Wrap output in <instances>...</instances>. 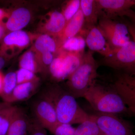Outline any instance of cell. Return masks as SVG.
<instances>
[{
    "label": "cell",
    "instance_id": "6da1fadb",
    "mask_svg": "<svg viewBox=\"0 0 135 135\" xmlns=\"http://www.w3.org/2000/svg\"><path fill=\"white\" fill-rule=\"evenodd\" d=\"M42 93L53 103L59 123L79 124L90 116L73 96L59 85H50Z\"/></svg>",
    "mask_w": 135,
    "mask_h": 135
},
{
    "label": "cell",
    "instance_id": "7a4b0ae2",
    "mask_svg": "<svg viewBox=\"0 0 135 135\" xmlns=\"http://www.w3.org/2000/svg\"><path fill=\"white\" fill-rule=\"evenodd\" d=\"M84 98L97 113L131 115L126 104L115 90L94 83Z\"/></svg>",
    "mask_w": 135,
    "mask_h": 135
},
{
    "label": "cell",
    "instance_id": "3957f363",
    "mask_svg": "<svg viewBox=\"0 0 135 135\" xmlns=\"http://www.w3.org/2000/svg\"><path fill=\"white\" fill-rule=\"evenodd\" d=\"M97 69L93 51L89 50L84 53L79 66L68 79L65 89L76 99L83 98L96 81Z\"/></svg>",
    "mask_w": 135,
    "mask_h": 135
},
{
    "label": "cell",
    "instance_id": "277c9868",
    "mask_svg": "<svg viewBox=\"0 0 135 135\" xmlns=\"http://www.w3.org/2000/svg\"><path fill=\"white\" fill-rule=\"evenodd\" d=\"M102 64L116 70L126 71V73L135 74V41H131L114 51L112 55L104 57Z\"/></svg>",
    "mask_w": 135,
    "mask_h": 135
},
{
    "label": "cell",
    "instance_id": "5b68a950",
    "mask_svg": "<svg viewBox=\"0 0 135 135\" xmlns=\"http://www.w3.org/2000/svg\"><path fill=\"white\" fill-rule=\"evenodd\" d=\"M49 67L51 75L56 81L68 79L82 62L84 53L59 51Z\"/></svg>",
    "mask_w": 135,
    "mask_h": 135
},
{
    "label": "cell",
    "instance_id": "8992f818",
    "mask_svg": "<svg viewBox=\"0 0 135 135\" xmlns=\"http://www.w3.org/2000/svg\"><path fill=\"white\" fill-rule=\"evenodd\" d=\"M98 26L113 50L118 49L130 41L128 36V29L122 23L102 17Z\"/></svg>",
    "mask_w": 135,
    "mask_h": 135
},
{
    "label": "cell",
    "instance_id": "52a82bcc",
    "mask_svg": "<svg viewBox=\"0 0 135 135\" xmlns=\"http://www.w3.org/2000/svg\"><path fill=\"white\" fill-rule=\"evenodd\" d=\"M31 109L33 117L49 131L59 123L53 103L42 93L32 102Z\"/></svg>",
    "mask_w": 135,
    "mask_h": 135
},
{
    "label": "cell",
    "instance_id": "ba28073f",
    "mask_svg": "<svg viewBox=\"0 0 135 135\" xmlns=\"http://www.w3.org/2000/svg\"><path fill=\"white\" fill-rule=\"evenodd\" d=\"M92 116L103 135H134L129 122L117 115L97 113Z\"/></svg>",
    "mask_w": 135,
    "mask_h": 135
},
{
    "label": "cell",
    "instance_id": "9c48e42d",
    "mask_svg": "<svg viewBox=\"0 0 135 135\" xmlns=\"http://www.w3.org/2000/svg\"><path fill=\"white\" fill-rule=\"evenodd\" d=\"M112 87L122 98L131 115L135 117V77L126 73L120 74Z\"/></svg>",
    "mask_w": 135,
    "mask_h": 135
},
{
    "label": "cell",
    "instance_id": "30bf717a",
    "mask_svg": "<svg viewBox=\"0 0 135 135\" xmlns=\"http://www.w3.org/2000/svg\"><path fill=\"white\" fill-rule=\"evenodd\" d=\"M31 37L27 32L20 30L8 33L2 41L0 55L12 56L13 53L27 47L31 41Z\"/></svg>",
    "mask_w": 135,
    "mask_h": 135
},
{
    "label": "cell",
    "instance_id": "8fae6325",
    "mask_svg": "<svg viewBox=\"0 0 135 135\" xmlns=\"http://www.w3.org/2000/svg\"><path fill=\"white\" fill-rule=\"evenodd\" d=\"M86 45L90 50L99 53L104 57L112 55L114 51L98 26H93L83 30Z\"/></svg>",
    "mask_w": 135,
    "mask_h": 135
},
{
    "label": "cell",
    "instance_id": "7c38bea8",
    "mask_svg": "<svg viewBox=\"0 0 135 135\" xmlns=\"http://www.w3.org/2000/svg\"><path fill=\"white\" fill-rule=\"evenodd\" d=\"M99 16L112 18L135 5L134 0H96Z\"/></svg>",
    "mask_w": 135,
    "mask_h": 135
},
{
    "label": "cell",
    "instance_id": "4fadbf2b",
    "mask_svg": "<svg viewBox=\"0 0 135 135\" xmlns=\"http://www.w3.org/2000/svg\"><path fill=\"white\" fill-rule=\"evenodd\" d=\"M5 23L7 31L9 32L21 30L26 26L31 20V13L25 8H19L13 11L9 15Z\"/></svg>",
    "mask_w": 135,
    "mask_h": 135
},
{
    "label": "cell",
    "instance_id": "5bb4252c",
    "mask_svg": "<svg viewBox=\"0 0 135 135\" xmlns=\"http://www.w3.org/2000/svg\"><path fill=\"white\" fill-rule=\"evenodd\" d=\"M30 120L24 109L18 107L7 135H27Z\"/></svg>",
    "mask_w": 135,
    "mask_h": 135
},
{
    "label": "cell",
    "instance_id": "9a60e30c",
    "mask_svg": "<svg viewBox=\"0 0 135 135\" xmlns=\"http://www.w3.org/2000/svg\"><path fill=\"white\" fill-rule=\"evenodd\" d=\"M84 24V16L80 8L75 16L66 23L61 34L56 38L60 47L66 40L76 36L81 32Z\"/></svg>",
    "mask_w": 135,
    "mask_h": 135
},
{
    "label": "cell",
    "instance_id": "2e32d148",
    "mask_svg": "<svg viewBox=\"0 0 135 135\" xmlns=\"http://www.w3.org/2000/svg\"><path fill=\"white\" fill-rule=\"evenodd\" d=\"M66 25V21L62 12L54 11L49 14L42 26L46 34L57 38L61 34Z\"/></svg>",
    "mask_w": 135,
    "mask_h": 135
},
{
    "label": "cell",
    "instance_id": "e0dca14e",
    "mask_svg": "<svg viewBox=\"0 0 135 135\" xmlns=\"http://www.w3.org/2000/svg\"><path fill=\"white\" fill-rule=\"evenodd\" d=\"M40 80L17 84L15 88L11 104L27 101L36 94L39 88Z\"/></svg>",
    "mask_w": 135,
    "mask_h": 135
},
{
    "label": "cell",
    "instance_id": "ac0fdd59",
    "mask_svg": "<svg viewBox=\"0 0 135 135\" xmlns=\"http://www.w3.org/2000/svg\"><path fill=\"white\" fill-rule=\"evenodd\" d=\"M60 46L56 38L49 35H41L36 37L33 50L36 55H40L45 52L58 53Z\"/></svg>",
    "mask_w": 135,
    "mask_h": 135
},
{
    "label": "cell",
    "instance_id": "d6986e66",
    "mask_svg": "<svg viewBox=\"0 0 135 135\" xmlns=\"http://www.w3.org/2000/svg\"><path fill=\"white\" fill-rule=\"evenodd\" d=\"M80 9L84 16V29L96 26L99 15L96 0H81Z\"/></svg>",
    "mask_w": 135,
    "mask_h": 135
},
{
    "label": "cell",
    "instance_id": "ffe728a7",
    "mask_svg": "<svg viewBox=\"0 0 135 135\" xmlns=\"http://www.w3.org/2000/svg\"><path fill=\"white\" fill-rule=\"evenodd\" d=\"M86 45L84 37L82 35H76L64 42L60 46L59 52L64 51L70 53H84Z\"/></svg>",
    "mask_w": 135,
    "mask_h": 135
},
{
    "label": "cell",
    "instance_id": "44dd1931",
    "mask_svg": "<svg viewBox=\"0 0 135 135\" xmlns=\"http://www.w3.org/2000/svg\"><path fill=\"white\" fill-rule=\"evenodd\" d=\"M17 84L16 72H10L4 76L2 92L0 95L3 101L11 104L12 94Z\"/></svg>",
    "mask_w": 135,
    "mask_h": 135
},
{
    "label": "cell",
    "instance_id": "7402d4cb",
    "mask_svg": "<svg viewBox=\"0 0 135 135\" xmlns=\"http://www.w3.org/2000/svg\"><path fill=\"white\" fill-rule=\"evenodd\" d=\"M20 68L29 70L36 74L42 72V69L36 53L29 50L23 54L19 61Z\"/></svg>",
    "mask_w": 135,
    "mask_h": 135
},
{
    "label": "cell",
    "instance_id": "603a6c76",
    "mask_svg": "<svg viewBox=\"0 0 135 135\" xmlns=\"http://www.w3.org/2000/svg\"><path fill=\"white\" fill-rule=\"evenodd\" d=\"M75 135H103L92 115L75 128Z\"/></svg>",
    "mask_w": 135,
    "mask_h": 135
},
{
    "label": "cell",
    "instance_id": "cb8c5ba5",
    "mask_svg": "<svg viewBox=\"0 0 135 135\" xmlns=\"http://www.w3.org/2000/svg\"><path fill=\"white\" fill-rule=\"evenodd\" d=\"M18 106L10 105L0 112V135H7Z\"/></svg>",
    "mask_w": 135,
    "mask_h": 135
},
{
    "label": "cell",
    "instance_id": "d4e9b609",
    "mask_svg": "<svg viewBox=\"0 0 135 135\" xmlns=\"http://www.w3.org/2000/svg\"><path fill=\"white\" fill-rule=\"evenodd\" d=\"M80 0L69 1L64 6L62 13L65 18L66 23L75 16L80 9Z\"/></svg>",
    "mask_w": 135,
    "mask_h": 135
},
{
    "label": "cell",
    "instance_id": "484cf974",
    "mask_svg": "<svg viewBox=\"0 0 135 135\" xmlns=\"http://www.w3.org/2000/svg\"><path fill=\"white\" fill-rule=\"evenodd\" d=\"M16 73L17 84L39 80L35 73L23 68H20Z\"/></svg>",
    "mask_w": 135,
    "mask_h": 135
},
{
    "label": "cell",
    "instance_id": "4316f807",
    "mask_svg": "<svg viewBox=\"0 0 135 135\" xmlns=\"http://www.w3.org/2000/svg\"><path fill=\"white\" fill-rule=\"evenodd\" d=\"M75 130L71 124L59 122L50 132L54 135H75Z\"/></svg>",
    "mask_w": 135,
    "mask_h": 135
},
{
    "label": "cell",
    "instance_id": "83f0119b",
    "mask_svg": "<svg viewBox=\"0 0 135 135\" xmlns=\"http://www.w3.org/2000/svg\"><path fill=\"white\" fill-rule=\"evenodd\" d=\"M46 130L34 118H31L27 135H47Z\"/></svg>",
    "mask_w": 135,
    "mask_h": 135
},
{
    "label": "cell",
    "instance_id": "f1b7e54d",
    "mask_svg": "<svg viewBox=\"0 0 135 135\" xmlns=\"http://www.w3.org/2000/svg\"><path fill=\"white\" fill-rule=\"evenodd\" d=\"M120 16L127 17L132 21L133 23L135 26V11H134L133 10L129 9L125 11L120 14Z\"/></svg>",
    "mask_w": 135,
    "mask_h": 135
},
{
    "label": "cell",
    "instance_id": "f546056e",
    "mask_svg": "<svg viewBox=\"0 0 135 135\" xmlns=\"http://www.w3.org/2000/svg\"><path fill=\"white\" fill-rule=\"evenodd\" d=\"M7 31L5 27V23L3 22H0V42L2 41L3 39L7 34Z\"/></svg>",
    "mask_w": 135,
    "mask_h": 135
},
{
    "label": "cell",
    "instance_id": "4dcf8cb0",
    "mask_svg": "<svg viewBox=\"0 0 135 135\" xmlns=\"http://www.w3.org/2000/svg\"><path fill=\"white\" fill-rule=\"evenodd\" d=\"M8 16L7 13L2 9L0 8V22H3V20L5 17Z\"/></svg>",
    "mask_w": 135,
    "mask_h": 135
},
{
    "label": "cell",
    "instance_id": "1f68e13d",
    "mask_svg": "<svg viewBox=\"0 0 135 135\" xmlns=\"http://www.w3.org/2000/svg\"><path fill=\"white\" fill-rule=\"evenodd\" d=\"M11 105H12V104L8 103L3 101L0 102V112Z\"/></svg>",
    "mask_w": 135,
    "mask_h": 135
},
{
    "label": "cell",
    "instance_id": "d6a6232c",
    "mask_svg": "<svg viewBox=\"0 0 135 135\" xmlns=\"http://www.w3.org/2000/svg\"><path fill=\"white\" fill-rule=\"evenodd\" d=\"M4 75L0 71V95L2 92Z\"/></svg>",
    "mask_w": 135,
    "mask_h": 135
},
{
    "label": "cell",
    "instance_id": "836d02e7",
    "mask_svg": "<svg viewBox=\"0 0 135 135\" xmlns=\"http://www.w3.org/2000/svg\"><path fill=\"white\" fill-rule=\"evenodd\" d=\"M5 60L3 57L0 55V70L4 67L5 65Z\"/></svg>",
    "mask_w": 135,
    "mask_h": 135
},
{
    "label": "cell",
    "instance_id": "e575fe53",
    "mask_svg": "<svg viewBox=\"0 0 135 135\" xmlns=\"http://www.w3.org/2000/svg\"><path fill=\"white\" fill-rule=\"evenodd\" d=\"M133 76V77H135V75H134V76Z\"/></svg>",
    "mask_w": 135,
    "mask_h": 135
},
{
    "label": "cell",
    "instance_id": "d590c367",
    "mask_svg": "<svg viewBox=\"0 0 135 135\" xmlns=\"http://www.w3.org/2000/svg\"></svg>",
    "mask_w": 135,
    "mask_h": 135
}]
</instances>
